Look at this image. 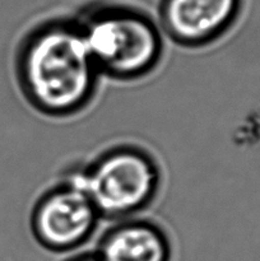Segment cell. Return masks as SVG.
<instances>
[{"label": "cell", "instance_id": "6da1fadb", "mask_svg": "<svg viewBox=\"0 0 260 261\" xmlns=\"http://www.w3.org/2000/svg\"><path fill=\"white\" fill-rule=\"evenodd\" d=\"M14 75L27 103L51 119L83 114L102 78L78 20L69 17L47 18L24 33L15 50Z\"/></svg>", "mask_w": 260, "mask_h": 261}, {"label": "cell", "instance_id": "7a4b0ae2", "mask_svg": "<svg viewBox=\"0 0 260 261\" xmlns=\"http://www.w3.org/2000/svg\"><path fill=\"white\" fill-rule=\"evenodd\" d=\"M79 28L102 78L133 83L152 75L165 58L157 19L124 3H94L81 12Z\"/></svg>", "mask_w": 260, "mask_h": 261}, {"label": "cell", "instance_id": "3957f363", "mask_svg": "<svg viewBox=\"0 0 260 261\" xmlns=\"http://www.w3.org/2000/svg\"><path fill=\"white\" fill-rule=\"evenodd\" d=\"M88 195L102 219L116 222L142 216L160 198L163 168L148 148L116 143L69 173Z\"/></svg>", "mask_w": 260, "mask_h": 261}, {"label": "cell", "instance_id": "277c9868", "mask_svg": "<svg viewBox=\"0 0 260 261\" xmlns=\"http://www.w3.org/2000/svg\"><path fill=\"white\" fill-rule=\"evenodd\" d=\"M102 221L83 189L70 177L46 189L33 204L30 228L38 245L51 252H69L87 244Z\"/></svg>", "mask_w": 260, "mask_h": 261}, {"label": "cell", "instance_id": "5b68a950", "mask_svg": "<svg viewBox=\"0 0 260 261\" xmlns=\"http://www.w3.org/2000/svg\"><path fill=\"white\" fill-rule=\"evenodd\" d=\"M244 0H160L157 22L166 38L189 50L208 47L239 20Z\"/></svg>", "mask_w": 260, "mask_h": 261}, {"label": "cell", "instance_id": "8992f818", "mask_svg": "<svg viewBox=\"0 0 260 261\" xmlns=\"http://www.w3.org/2000/svg\"><path fill=\"white\" fill-rule=\"evenodd\" d=\"M94 252L102 261H171L172 241L165 227L137 216L112 222Z\"/></svg>", "mask_w": 260, "mask_h": 261}, {"label": "cell", "instance_id": "52a82bcc", "mask_svg": "<svg viewBox=\"0 0 260 261\" xmlns=\"http://www.w3.org/2000/svg\"><path fill=\"white\" fill-rule=\"evenodd\" d=\"M66 261H102V260L97 256L96 252H88V254L84 252V254H79L76 255V256L70 257V259H68Z\"/></svg>", "mask_w": 260, "mask_h": 261}]
</instances>
